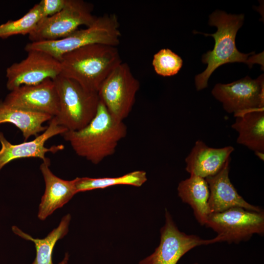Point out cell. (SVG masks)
<instances>
[{
    "label": "cell",
    "instance_id": "obj_4",
    "mask_svg": "<svg viewBox=\"0 0 264 264\" xmlns=\"http://www.w3.org/2000/svg\"><path fill=\"white\" fill-rule=\"evenodd\" d=\"M120 37L117 15L105 14L97 17L90 26L77 29L65 38L55 41L30 42L24 49L27 52L43 51L59 61L66 53L90 44H102L116 47L120 44Z\"/></svg>",
    "mask_w": 264,
    "mask_h": 264
},
{
    "label": "cell",
    "instance_id": "obj_22",
    "mask_svg": "<svg viewBox=\"0 0 264 264\" xmlns=\"http://www.w3.org/2000/svg\"><path fill=\"white\" fill-rule=\"evenodd\" d=\"M41 6L34 5L22 17L10 20L0 25V39H6L17 35L30 34L42 20Z\"/></svg>",
    "mask_w": 264,
    "mask_h": 264
},
{
    "label": "cell",
    "instance_id": "obj_23",
    "mask_svg": "<svg viewBox=\"0 0 264 264\" xmlns=\"http://www.w3.org/2000/svg\"><path fill=\"white\" fill-rule=\"evenodd\" d=\"M152 65L157 74L169 77L178 72L182 66L183 60L171 49L163 48L154 55Z\"/></svg>",
    "mask_w": 264,
    "mask_h": 264
},
{
    "label": "cell",
    "instance_id": "obj_8",
    "mask_svg": "<svg viewBox=\"0 0 264 264\" xmlns=\"http://www.w3.org/2000/svg\"><path fill=\"white\" fill-rule=\"evenodd\" d=\"M217 233V242L239 243L264 233V212L233 207L210 214L205 225Z\"/></svg>",
    "mask_w": 264,
    "mask_h": 264
},
{
    "label": "cell",
    "instance_id": "obj_3",
    "mask_svg": "<svg viewBox=\"0 0 264 264\" xmlns=\"http://www.w3.org/2000/svg\"><path fill=\"white\" fill-rule=\"evenodd\" d=\"M59 62L60 75L98 92L103 81L122 61L116 47L92 44L66 53Z\"/></svg>",
    "mask_w": 264,
    "mask_h": 264
},
{
    "label": "cell",
    "instance_id": "obj_26",
    "mask_svg": "<svg viewBox=\"0 0 264 264\" xmlns=\"http://www.w3.org/2000/svg\"><path fill=\"white\" fill-rule=\"evenodd\" d=\"M255 154L260 159L264 160V152H255Z\"/></svg>",
    "mask_w": 264,
    "mask_h": 264
},
{
    "label": "cell",
    "instance_id": "obj_12",
    "mask_svg": "<svg viewBox=\"0 0 264 264\" xmlns=\"http://www.w3.org/2000/svg\"><path fill=\"white\" fill-rule=\"evenodd\" d=\"M67 130L58 125L54 117L49 121V125L41 134L38 135L30 141L13 144L5 137L0 131V172L8 163L13 160L28 157H37L43 161L48 158L45 156L47 153H55L63 150V145H54L49 148L45 146L46 142L50 138L58 134L62 135Z\"/></svg>",
    "mask_w": 264,
    "mask_h": 264
},
{
    "label": "cell",
    "instance_id": "obj_9",
    "mask_svg": "<svg viewBox=\"0 0 264 264\" xmlns=\"http://www.w3.org/2000/svg\"><path fill=\"white\" fill-rule=\"evenodd\" d=\"M214 97L222 104L224 110L234 116L248 111L264 109L263 75L256 79L248 76L229 84H216Z\"/></svg>",
    "mask_w": 264,
    "mask_h": 264
},
{
    "label": "cell",
    "instance_id": "obj_27",
    "mask_svg": "<svg viewBox=\"0 0 264 264\" xmlns=\"http://www.w3.org/2000/svg\"><path fill=\"white\" fill-rule=\"evenodd\" d=\"M194 264H198V263H194Z\"/></svg>",
    "mask_w": 264,
    "mask_h": 264
},
{
    "label": "cell",
    "instance_id": "obj_11",
    "mask_svg": "<svg viewBox=\"0 0 264 264\" xmlns=\"http://www.w3.org/2000/svg\"><path fill=\"white\" fill-rule=\"evenodd\" d=\"M27 52L24 59L6 69V87L10 91L22 86L38 84L48 79L54 80L60 75L59 61L43 51Z\"/></svg>",
    "mask_w": 264,
    "mask_h": 264
},
{
    "label": "cell",
    "instance_id": "obj_5",
    "mask_svg": "<svg viewBox=\"0 0 264 264\" xmlns=\"http://www.w3.org/2000/svg\"><path fill=\"white\" fill-rule=\"evenodd\" d=\"M53 81L59 101V111L54 116L57 123L67 131L84 128L97 112L100 102L98 93L89 91L76 81L61 75Z\"/></svg>",
    "mask_w": 264,
    "mask_h": 264
},
{
    "label": "cell",
    "instance_id": "obj_19",
    "mask_svg": "<svg viewBox=\"0 0 264 264\" xmlns=\"http://www.w3.org/2000/svg\"><path fill=\"white\" fill-rule=\"evenodd\" d=\"M177 192L182 201L192 208L198 222L205 225L210 214L208 204L210 192L205 179L190 175L179 183Z\"/></svg>",
    "mask_w": 264,
    "mask_h": 264
},
{
    "label": "cell",
    "instance_id": "obj_25",
    "mask_svg": "<svg viewBox=\"0 0 264 264\" xmlns=\"http://www.w3.org/2000/svg\"><path fill=\"white\" fill-rule=\"evenodd\" d=\"M69 255L67 253L65 254L64 259L60 262L58 264H67L68 260Z\"/></svg>",
    "mask_w": 264,
    "mask_h": 264
},
{
    "label": "cell",
    "instance_id": "obj_21",
    "mask_svg": "<svg viewBox=\"0 0 264 264\" xmlns=\"http://www.w3.org/2000/svg\"><path fill=\"white\" fill-rule=\"evenodd\" d=\"M74 179L77 193L98 189H104L117 185H128L140 187L147 180L144 171H135L122 176L114 177H76Z\"/></svg>",
    "mask_w": 264,
    "mask_h": 264
},
{
    "label": "cell",
    "instance_id": "obj_6",
    "mask_svg": "<svg viewBox=\"0 0 264 264\" xmlns=\"http://www.w3.org/2000/svg\"><path fill=\"white\" fill-rule=\"evenodd\" d=\"M140 86L128 64L122 62L103 81L97 93L111 116L123 121L132 109Z\"/></svg>",
    "mask_w": 264,
    "mask_h": 264
},
{
    "label": "cell",
    "instance_id": "obj_10",
    "mask_svg": "<svg viewBox=\"0 0 264 264\" xmlns=\"http://www.w3.org/2000/svg\"><path fill=\"white\" fill-rule=\"evenodd\" d=\"M160 241L154 252L139 264H176L179 259L193 248L217 242L215 238L203 240L195 235L179 230L169 213L165 212V223L160 229Z\"/></svg>",
    "mask_w": 264,
    "mask_h": 264
},
{
    "label": "cell",
    "instance_id": "obj_1",
    "mask_svg": "<svg viewBox=\"0 0 264 264\" xmlns=\"http://www.w3.org/2000/svg\"><path fill=\"white\" fill-rule=\"evenodd\" d=\"M244 15L227 14L221 10H216L209 16V24L217 27L213 34L202 33L212 36L215 45L212 50L208 51L202 57V62L207 65L202 73L195 77V85L198 90L208 86V81L213 72L219 66L230 63H244L249 68L254 64L264 67V53L247 54L240 52L236 45L235 39L238 30L242 25Z\"/></svg>",
    "mask_w": 264,
    "mask_h": 264
},
{
    "label": "cell",
    "instance_id": "obj_13",
    "mask_svg": "<svg viewBox=\"0 0 264 264\" xmlns=\"http://www.w3.org/2000/svg\"><path fill=\"white\" fill-rule=\"evenodd\" d=\"M2 101L12 106L53 117L59 111L57 89L53 80L50 79L34 85L21 86L10 91Z\"/></svg>",
    "mask_w": 264,
    "mask_h": 264
},
{
    "label": "cell",
    "instance_id": "obj_14",
    "mask_svg": "<svg viewBox=\"0 0 264 264\" xmlns=\"http://www.w3.org/2000/svg\"><path fill=\"white\" fill-rule=\"evenodd\" d=\"M231 157L216 175L205 178L210 195L208 201L210 214L220 213L233 207L260 212L262 209L246 202L231 183L229 172Z\"/></svg>",
    "mask_w": 264,
    "mask_h": 264
},
{
    "label": "cell",
    "instance_id": "obj_18",
    "mask_svg": "<svg viewBox=\"0 0 264 264\" xmlns=\"http://www.w3.org/2000/svg\"><path fill=\"white\" fill-rule=\"evenodd\" d=\"M52 117L46 113L24 110L0 101V124L14 125L22 132L24 141L44 132L47 126H44L43 124L50 121Z\"/></svg>",
    "mask_w": 264,
    "mask_h": 264
},
{
    "label": "cell",
    "instance_id": "obj_17",
    "mask_svg": "<svg viewBox=\"0 0 264 264\" xmlns=\"http://www.w3.org/2000/svg\"><path fill=\"white\" fill-rule=\"evenodd\" d=\"M231 125L238 133L237 142L255 152H264V109L235 116Z\"/></svg>",
    "mask_w": 264,
    "mask_h": 264
},
{
    "label": "cell",
    "instance_id": "obj_7",
    "mask_svg": "<svg viewBox=\"0 0 264 264\" xmlns=\"http://www.w3.org/2000/svg\"><path fill=\"white\" fill-rule=\"evenodd\" d=\"M93 6L82 0H66L64 8L57 14L42 20L30 34L31 42L55 41L65 38L82 25L88 27L97 17Z\"/></svg>",
    "mask_w": 264,
    "mask_h": 264
},
{
    "label": "cell",
    "instance_id": "obj_24",
    "mask_svg": "<svg viewBox=\"0 0 264 264\" xmlns=\"http://www.w3.org/2000/svg\"><path fill=\"white\" fill-rule=\"evenodd\" d=\"M41 6L43 19L59 12L64 7L66 0H42Z\"/></svg>",
    "mask_w": 264,
    "mask_h": 264
},
{
    "label": "cell",
    "instance_id": "obj_2",
    "mask_svg": "<svg viewBox=\"0 0 264 264\" xmlns=\"http://www.w3.org/2000/svg\"><path fill=\"white\" fill-rule=\"evenodd\" d=\"M127 133L123 121L113 118L100 100L97 112L84 128L63 133L75 153L94 164L114 154L119 142Z\"/></svg>",
    "mask_w": 264,
    "mask_h": 264
},
{
    "label": "cell",
    "instance_id": "obj_16",
    "mask_svg": "<svg viewBox=\"0 0 264 264\" xmlns=\"http://www.w3.org/2000/svg\"><path fill=\"white\" fill-rule=\"evenodd\" d=\"M234 151L231 146L212 148L198 140L185 158L186 170L190 175L204 178L213 176L222 169Z\"/></svg>",
    "mask_w": 264,
    "mask_h": 264
},
{
    "label": "cell",
    "instance_id": "obj_15",
    "mask_svg": "<svg viewBox=\"0 0 264 264\" xmlns=\"http://www.w3.org/2000/svg\"><path fill=\"white\" fill-rule=\"evenodd\" d=\"M50 165L48 158L40 167L45 183V190L38 213V218L42 220L62 207L77 194L74 179L66 180L57 176L50 170Z\"/></svg>",
    "mask_w": 264,
    "mask_h": 264
},
{
    "label": "cell",
    "instance_id": "obj_20",
    "mask_svg": "<svg viewBox=\"0 0 264 264\" xmlns=\"http://www.w3.org/2000/svg\"><path fill=\"white\" fill-rule=\"evenodd\" d=\"M70 220V214L63 217L59 225L43 239L33 238L16 226H13L12 230L16 235L34 243L36 254L32 264H53L52 254L54 246L58 240L67 234Z\"/></svg>",
    "mask_w": 264,
    "mask_h": 264
}]
</instances>
